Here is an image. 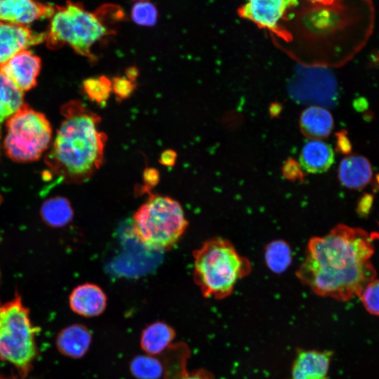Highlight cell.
<instances>
[{
    "label": "cell",
    "instance_id": "6da1fadb",
    "mask_svg": "<svg viewBox=\"0 0 379 379\" xmlns=\"http://www.w3.org/2000/svg\"><path fill=\"white\" fill-rule=\"evenodd\" d=\"M372 239L365 230L343 224L311 238L297 277L321 297L339 301L359 297L376 276Z\"/></svg>",
    "mask_w": 379,
    "mask_h": 379
},
{
    "label": "cell",
    "instance_id": "7a4b0ae2",
    "mask_svg": "<svg viewBox=\"0 0 379 379\" xmlns=\"http://www.w3.org/2000/svg\"><path fill=\"white\" fill-rule=\"evenodd\" d=\"M61 122L45 163L60 181L79 184L101 166L107 137L98 130L100 117L79 100L61 107Z\"/></svg>",
    "mask_w": 379,
    "mask_h": 379
},
{
    "label": "cell",
    "instance_id": "3957f363",
    "mask_svg": "<svg viewBox=\"0 0 379 379\" xmlns=\"http://www.w3.org/2000/svg\"><path fill=\"white\" fill-rule=\"evenodd\" d=\"M123 15L117 6L104 5L91 12L81 4L69 1L65 6L55 7L45 41L51 49L67 45L93 62L95 57L92 48L104 37L114 34L109 25L122 20Z\"/></svg>",
    "mask_w": 379,
    "mask_h": 379
},
{
    "label": "cell",
    "instance_id": "277c9868",
    "mask_svg": "<svg viewBox=\"0 0 379 379\" xmlns=\"http://www.w3.org/2000/svg\"><path fill=\"white\" fill-rule=\"evenodd\" d=\"M193 279L202 295L221 300L230 295L236 284L251 271L250 261L227 239H208L193 252Z\"/></svg>",
    "mask_w": 379,
    "mask_h": 379
},
{
    "label": "cell",
    "instance_id": "5b68a950",
    "mask_svg": "<svg viewBox=\"0 0 379 379\" xmlns=\"http://www.w3.org/2000/svg\"><path fill=\"white\" fill-rule=\"evenodd\" d=\"M149 194L133 215V234L148 249L170 250L185 232L188 221L178 201L168 196Z\"/></svg>",
    "mask_w": 379,
    "mask_h": 379
},
{
    "label": "cell",
    "instance_id": "8992f818",
    "mask_svg": "<svg viewBox=\"0 0 379 379\" xmlns=\"http://www.w3.org/2000/svg\"><path fill=\"white\" fill-rule=\"evenodd\" d=\"M35 332L20 295L0 307V359L22 375L29 373L36 355Z\"/></svg>",
    "mask_w": 379,
    "mask_h": 379
},
{
    "label": "cell",
    "instance_id": "52a82bcc",
    "mask_svg": "<svg viewBox=\"0 0 379 379\" xmlns=\"http://www.w3.org/2000/svg\"><path fill=\"white\" fill-rule=\"evenodd\" d=\"M3 146L6 155L17 162L39 159L49 147L52 128L46 116L25 104L6 124Z\"/></svg>",
    "mask_w": 379,
    "mask_h": 379
},
{
    "label": "cell",
    "instance_id": "ba28073f",
    "mask_svg": "<svg viewBox=\"0 0 379 379\" xmlns=\"http://www.w3.org/2000/svg\"><path fill=\"white\" fill-rule=\"evenodd\" d=\"M298 5V0H246L238 8L237 13L258 27L271 32L286 42L292 41V35L285 22L292 10Z\"/></svg>",
    "mask_w": 379,
    "mask_h": 379
},
{
    "label": "cell",
    "instance_id": "9c48e42d",
    "mask_svg": "<svg viewBox=\"0 0 379 379\" xmlns=\"http://www.w3.org/2000/svg\"><path fill=\"white\" fill-rule=\"evenodd\" d=\"M41 65V59L25 49L0 65V73L24 93L36 86Z\"/></svg>",
    "mask_w": 379,
    "mask_h": 379
},
{
    "label": "cell",
    "instance_id": "30bf717a",
    "mask_svg": "<svg viewBox=\"0 0 379 379\" xmlns=\"http://www.w3.org/2000/svg\"><path fill=\"white\" fill-rule=\"evenodd\" d=\"M46 33L27 27L0 22V65L19 52L45 40Z\"/></svg>",
    "mask_w": 379,
    "mask_h": 379
},
{
    "label": "cell",
    "instance_id": "8fae6325",
    "mask_svg": "<svg viewBox=\"0 0 379 379\" xmlns=\"http://www.w3.org/2000/svg\"><path fill=\"white\" fill-rule=\"evenodd\" d=\"M55 7L35 0H0V22L27 26L35 20L51 18Z\"/></svg>",
    "mask_w": 379,
    "mask_h": 379
},
{
    "label": "cell",
    "instance_id": "7c38bea8",
    "mask_svg": "<svg viewBox=\"0 0 379 379\" xmlns=\"http://www.w3.org/2000/svg\"><path fill=\"white\" fill-rule=\"evenodd\" d=\"M107 296L96 284L86 283L74 288L69 297L71 310L85 317H94L104 312L107 307Z\"/></svg>",
    "mask_w": 379,
    "mask_h": 379
},
{
    "label": "cell",
    "instance_id": "4fadbf2b",
    "mask_svg": "<svg viewBox=\"0 0 379 379\" xmlns=\"http://www.w3.org/2000/svg\"><path fill=\"white\" fill-rule=\"evenodd\" d=\"M332 353L330 351L298 352L291 371V379H328Z\"/></svg>",
    "mask_w": 379,
    "mask_h": 379
},
{
    "label": "cell",
    "instance_id": "5bb4252c",
    "mask_svg": "<svg viewBox=\"0 0 379 379\" xmlns=\"http://www.w3.org/2000/svg\"><path fill=\"white\" fill-rule=\"evenodd\" d=\"M338 176L343 186L350 190H362L371 182L372 166L364 156L350 154L341 160Z\"/></svg>",
    "mask_w": 379,
    "mask_h": 379
},
{
    "label": "cell",
    "instance_id": "9a60e30c",
    "mask_svg": "<svg viewBox=\"0 0 379 379\" xmlns=\"http://www.w3.org/2000/svg\"><path fill=\"white\" fill-rule=\"evenodd\" d=\"M92 342V333L81 324H71L61 330L56 338L58 350L64 356L79 359L88 351Z\"/></svg>",
    "mask_w": 379,
    "mask_h": 379
},
{
    "label": "cell",
    "instance_id": "2e32d148",
    "mask_svg": "<svg viewBox=\"0 0 379 379\" xmlns=\"http://www.w3.org/2000/svg\"><path fill=\"white\" fill-rule=\"evenodd\" d=\"M299 162L301 168L307 173H322L333 165L334 152L329 144L321 140L312 139L303 145Z\"/></svg>",
    "mask_w": 379,
    "mask_h": 379
},
{
    "label": "cell",
    "instance_id": "e0dca14e",
    "mask_svg": "<svg viewBox=\"0 0 379 379\" xmlns=\"http://www.w3.org/2000/svg\"><path fill=\"white\" fill-rule=\"evenodd\" d=\"M300 126L306 136L319 140L331 133L334 121L331 112L321 106H310L300 114Z\"/></svg>",
    "mask_w": 379,
    "mask_h": 379
},
{
    "label": "cell",
    "instance_id": "ac0fdd59",
    "mask_svg": "<svg viewBox=\"0 0 379 379\" xmlns=\"http://www.w3.org/2000/svg\"><path fill=\"white\" fill-rule=\"evenodd\" d=\"M175 338V331L172 326L164 321H156L143 329L140 345L145 354L157 356L173 344Z\"/></svg>",
    "mask_w": 379,
    "mask_h": 379
},
{
    "label": "cell",
    "instance_id": "d6986e66",
    "mask_svg": "<svg viewBox=\"0 0 379 379\" xmlns=\"http://www.w3.org/2000/svg\"><path fill=\"white\" fill-rule=\"evenodd\" d=\"M25 104L23 92L0 73V141L4 124Z\"/></svg>",
    "mask_w": 379,
    "mask_h": 379
},
{
    "label": "cell",
    "instance_id": "ffe728a7",
    "mask_svg": "<svg viewBox=\"0 0 379 379\" xmlns=\"http://www.w3.org/2000/svg\"><path fill=\"white\" fill-rule=\"evenodd\" d=\"M40 214L43 220L52 227L65 226L74 215L69 200L59 196L46 200L41 207Z\"/></svg>",
    "mask_w": 379,
    "mask_h": 379
},
{
    "label": "cell",
    "instance_id": "44dd1931",
    "mask_svg": "<svg viewBox=\"0 0 379 379\" xmlns=\"http://www.w3.org/2000/svg\"><path fill=\"white\" fill-rule=\"evenodd\" d=\"M164 352L162 361L164 379H182L188 372L187 360L190 355L188 347L184 343L172 344Z\"/></svg>",
    "mask_w": 379,
    "mask_h": 379
},
{
    "label": "cell",
    "instance_id": "7402d4cb",
    "mask_svg": "<svg viewBox=\"0 0 379 379\" xmlns=\"http://www.w3.org/2000/svg\"><path fill=\"white\" fill-rule=\"evenodd\" d=\"M292 250L284 240L272 241L265 247V262L274 273L280 274L285 272L292 262Z\"/></svg>",
    "mask_w": 379,
    "mask_h": 379
},
{
    "label": "cell",
    "instance_id": "603a6c76",
    "mask_svg": "<svg viewBox=\"0 0 379 379\" xmlns=\"http://www.w3.org/2000/svg\"><path fill=\"white\" fill-rule=\"evenodd\" d=\"M129 370L135 379H160L164 375L162 361L147 354L135 357L131 361Z\"/></svg>",
    "mask_w": 379,
    "mask_h": 379
},
{
    "label": "cell",
    "instance_id": "cb8c5ba5",
    "mask_svg": "<svg viewBox=\"0 0 379 379\" xmlns=\"http://www.w3.org/2000/svg\"><path fill=\"white\" fill-rule=\"evenodd\" d=\"M83 89L90 100L102 105L112 92V81L104 75L89 77L83 81Z\"/></svg>",
    "mask_w": 379,
    "mask_h": 379
},
{
    "label": "cell",
    "instance_id": "d4e9b609",
    "mask_svg": "<svg viewBox=\"0 0 379 379\" xmlns=\"http://www.w3.org/2000/svg\"><path fill=\"white\" fill-rule=\"evenodd\" d=\"M131 17L136 25L153 26L157 23L158 11L148 1H137L131 8Z\"/></svg>",
    "mask_w": 379,
    "mask_h": 379
},
{
    "label": "cell",
    "instance_id": "484cf974",
    "mask_svg": "<svg viewBox=\"0 0 379 379\" xmlns=\"http://www.w3.org/2000/svg\"><path fill=\"white\" fill-rule=\"evenodd\" d=\"M359 297L368 313L379 316V279H374L369 282Z\"/></svg>",
    "mask_w": 379,
    "mask_h": 379
},
{
    "label": "cell",
    "instance_id": "4316f807",
    "mask_svg": "<svg viewBox=\"0 0 379 379\" xmlns=\"http://www.w3.org/2000/svg\"><path fill=\"white\" fill-rule=\"evenodd\" d=\"M112 91L119 101L128 98L136 87L133 82L124 77H115L112 80Z\"/></svg>",
    "mask_w": 379,
    "mask_h": 379
},
{
    "label": "cell",
    "instance_id": "83f0119b",
    "mask_svg": "<svg viewBox=\"0 0 379 379\" xmlns=\"http://www.w3.org/2000/svg\"><path fill=\"white\" fill-rule=\"evenodd\" d=\"M143 182L144 185L142 190L144 192H149V190L156 186L159 180V171L154 168H146L143 172Z\"/></svg>",
    "mask_w": 379,
    "mask_h": 379
},
{
    "label": "cell",
    "instance_id": "f1b7e54d",
    "mask_svg": "<svg viewBox=\"0 0 379 379\" xmlns=\"http://www.w3.org/2000/svg\"><path fill=\"white\" fill-rule=\"evenodd\" d=\"M298 166L297 162L293 160L286 161L283 168V173L285 177L291 180L298 178L301 173L299 171L300 167Z\"/></svg>",
    "mask_w": 379,
    "mask_h": 379
},
{
    "label": "cell",
    "instance_id": "f546056e",
    "mask_svg": "<svg viewBox=\"0 0 379 379\" xmlns=\"http://www.w3.org/2000/svg\"><path fill=\"white\" fill-rule=\"evenodd\" d=\"M176 159V152L171 149H167L161 154L159 161L165 166L171 167L175 165Z\"/></svg>",
    "mask_w": 379,
    "mask_h": 379
},
{
    "label": "cell",
    "instance_id": "4dcf8cb0",
    "mask_svg": "<svg viewBox=\"0 0 379 379\" xmlns=\"http://www.w3.org/2000/svg\"><path fill=\"white\" fill-rule=\"evenodd\" d=\"M337 149L344 154H349L351 150V143L343 132L338 133L337 135Z\"/></svg>",
    "mask_w": 379,
    "mask_h": 379
},
{
    "label": "cell",
    "instance_id": "1f68e13d",
    "mask_svg": "<svg viewBox=\"0 0 379 379\" xmlns=\"http://www.w3.org/2000/svg\"><path fill=\"white\" fill-rule=\"evenodd\" d=\"M182 379H215L213 375L204 368L194 370L187 372Z\"/></svg>",
    "mask_w": 379,
    "mask_h": 379
},
{
    "label": "cell",
    "instance_id": "d6a6232c",
    "mask_svg": "<svg viewBox=\"0 0 379 379\" xmlns=\"http://www.w3.org/2000/svg\"><path fill=\"white\" fill-rule=\"evenodd\" d=\"M373 197L370 194L364 195L359 201L357 211L360 215H367L371 208Z\"/></svg>",
    "mask_w": 379,
    "mask_h": 379
},
{
    "label": "cell",
    "instance_id": "836d02e7",
    "mask_svg": "<svg viewBox=\"0 0 379 379\" xmlns=\"http://www.w3.org/2000/svg\"><path fill=\"white\" fill-rule=\"evenodd\" d=\"M310 5L319 6H333L338 5L340 0H306Z\"/></svg>",
    "mask_w": 379,
    "mask_h": 379
},
{
    "label": "cell",
    "instance_id": "e575fe53",
    "mask_svg": "<svg viewBox=\"0 0 379 379\" xmlns=\"http://www.w3.org/2000/svg\"><path fill=\"white\" fill-rule=\"evenodd\" d=\"M125 74L128 79L135 82L139 76V69L135 66H130L126 69Z\"/></svg>",
    "mask_w": 379,
    "mask_h": 379
},
{
    "label": "cell",
    "instance_id": "d590c367",
    "mask_svg": "<svg viewBox=\"0 0 379 379\" xmlns=\"http://www.w3.org/2000/svg\"><path fill=\"white\" fill-rule=\"evenodd\" d=\"M0 379H11V378H8L0 375Z\"/></svg>",
    "mask_w": 379,
    "mask_h": 379
},
{
    "label": "cell",
    "instance_id": "8d00e7d4",
    "mask_svg": "<svg viewBox=\"0 0 379 379\" xmlns=\"http://www.w3.org/2000/svg\"><path fill=\"white\" fill-rule=\"evenodd\" d=\"M135 1H148V0H135Z\"/></svg>",
    "mask_w": 379,
    "mask_h": 379
},
{
    "label": "cell",
    "instance_id": "74e56055",
    "mask_svg": "<svg viewBox=\"0 0 379 379\" xmlns=\"http://www.w3.org/2000/svg\"><path fill=\"white\" fill-rule=\"evenodd\" d=\"M290 379H291V378H290Z\"/></svg>",
    "mask_w": 379,
    "mask_h": 379
}]
</instances>
